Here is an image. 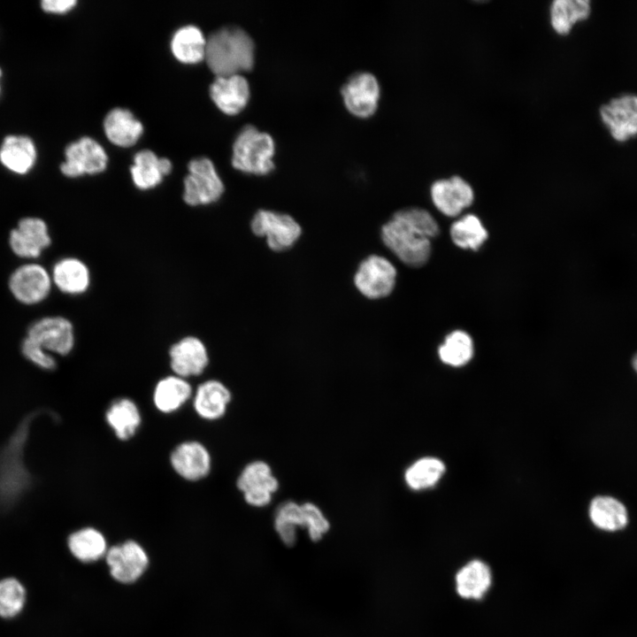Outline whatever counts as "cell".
Listing matches in <instances>:
<instances>
[{
  "mask_svg": "<svg viewBox=\"0 0 637 637\" xmlns=\"http://www.w3.org/2000/svg\"><path fill=\"white\" fill-rule=\"evenodd\" d=\"M550 23L558 35H565L573 26L586 20L591 13L589 0H555L550 5Z\"/></svg>",
  "mask_w": 637,
  "mask_h": 637,
  "instance_id": "31",
  "label": "cell"
},
{
  "mask_svg": "<svg viewBox=\"0 0 637 637\" xmlns=\"http://www.w3.org/2000/svg\"><path fill=\"white\" fill-rule=\"evenodd\" d=\"M35 414L27 417L0 453V503H13L27 488L30 475L23 462V449Z\"/></svg>",
  "mask_w": 637,
  "mask_h": 637,
  "instance_id": "3",
  "label": "cell"
},
{
  "mask_svg": "<svg viewBox=\"0 0 637 637\" xmlns=\"http://www.w3.org/2000/svg\"><path fill=\"white\" fill-rule=\"evenodd\" d=\"M172 170V163L159 158L154 152L144 150L135 154L130 173L134 184L142 190L157 186Z\"/></svg>",
  "mask_w": 637,
  "mask_h": 637,
  "instance_id": "23",
  "label": "cell"
},
{
  "mask_svg": "<svg viewBox=\"0 0 637 637\" xmlns=\"http://www.w3.org/2000/svg\"><path fill=\"white\" fill-rule=\"evenodd\" d=\"M36 150L33 141L26 135H8L0 148V161L9 170L24 174L34 165Z\"/></svg>",
  "mask_w": 637,
  "mask_h": 637,
  "instance_id": "27",
  "label": "cell"
},
{
  "mask_svg": "<svg viewBox=\"0 0 637 637\" xmlns=\"http://www.w3.org/2000/svg\"><path fill=\"white\" fill-rule=\"evenodd\" d=\"M450 236L459 248L477 250L487 241L488 234L477 216L467 214L451 225Z\"/></svg>",
  "mask_w": 637,
  "mask_h": 637,
  "instance_id": "34",
  "label": "cell"
},
{
  "mask_svg": "<svg viewBox=\"0 0 637 637\" xmlns=\"http://www.w3.org/2000/svg\"><path fill=\"white\" fill-rule=\"evenodd\" d=\"M51 284V276L38 264L20 265L9 279L12 294L25 304H35L43 301L50 292Z\"/></svg>",
  "mask_w": 637,
  "mask_h": 637,
  "instance_id": "13",
  "label": "cell"
},
{
  "mask_svg": "<svg viewBox=\"0 0 637 637\" xmlns=\"http://www.w3.org/2000/svg\"><path fill=\"white\" fill-rule=\"evenodd\" d=\"M188 168L183 194L186 203L191 206L206 205L221 197L224 184L210 159L195 158L188 163Z\"/></svg>",
  "mask_w": 637,
  "mask_h": 637,
  "instance_id": "5",
  "label": "cell"
},
{
  "mask_svg": "<svg viewBox=\"0 0 637 637\" xmlns=\"http://www.w3.org/2000/svg\"><path fill=\"white\" fill-rule=\"evenodd\" d=\"M21 352L28 361L42 370L51 371L57 366L54 357L28 337L21 343Z\"/></svg>",
  "mask_w": 637,
  "mask_h": 637,
  "instance_id": "38",
  "label": "cell"
},
{
  "mask_svg": "<svg viewBox=\"0 0 637 637\" xmlns=\"http://www.w3.org/2000/svg\"><path fill=\"white\" fill-rule=\"evenodd\" d=\"M599 116L611 138L626 142L637 137V95L625 93L601 105Z\"/></svg>",
  "mask_w": 637,
  "mask_h": 637,
  "instance_id": "10",
  "label": "cell"
},
{
  "mask_svg": "<svg viewBox=\"0 0 637 637\" xmlns=\"http://www.w3.org/2000/svg\"><path fill=\"white\" fill-rule=\"evenodd\" d=\"M52 283L63 293L81 295L89 288L91 277L87 265L76 257H64L54 265Z\"/></svg>",
  "mask_w": 637,
  "mask_h": 637,
  "instance_id": "22",
  "label": "cell"
},
{
  "mask_svg": "<svg viewBox=\"0 0 637 637\" xmlns=\"http://www.w3.org/2000/svg\"><path fill=\"white\" fill-rule=\"evenodd\" d=\"M342 95L348 110L358 116L368 117L377 108L380 86L376 77L367 72L351 75L342 88Z\"/></svg>",
  "mask_w": 637,
  "mask_h": 637,
  "instance_id": "14",
  "label": "cell"
},
{
  "mask_svg": "<svg viewBox=\"0 0 637 637\" xmlns=\"http://www.w3.org/2000/svg\"><path fill=\"white\" fill-rule=\"evenodd\" d=\"M493 577L490 567L480 559L464 564L455 577L457 595L468 600H480L488 592Z\"/></svg>",
  "mask_w": 637,
  "mask_h": 637,
  "instance_id": "21",
  "label": "cell"
},
{
  "mask_svg": "<svg viewBox=\"0 0 637 637\" xmlns=\"http://www.w3.org/2000/svg\"><path fill=\"white\" fill-rule=\"evenodd\" d=\"M589 518L595 526L608 532L622 530L628 523L626 508L611 496L594 498L589 506Z\"/></svg>",
  "mask_w": 637,
  "mask_h": 637,
  "instance_id": "29",
  "label": "cell"
},
{
  "mask_svg": "<svg viewBox=\"0 0 637 637\" xmlns=\"http://www.w3.org/2000/svg\"><path fill=\"white\" fill-rule=\"evenodd\" d=\"M104 559L110 576L123 585L138 581L150 565L146 549L134 540H127L110 547Z\"/></svg>",
  "mask_w": 637,
  "mask_h": 637,
  "instance_id": "7",
  "label": "cell"
},
{
  "mask_svg": "<svg viewBox=\"0 0 637 637\" xmlns=\"http://www.w3.org/2000/svg\"><path fill=\"white\" fill-rule=\"evenodd\" d=\"M169 357L173 373L185 379L200 375L209 364L206 346L195 336H186L172 345Z\"/></svg>",
  "mask_w": 637,
  "mask_h": 637,
  "instance_id": "17",
  "label": "cell"
},
{
  "mask_svg": "<svg viewBox=\"0 0 637 637\" xmlns=\"http://www.w3.org/2000/svg\"><path fill=\"white\" fill-rule=\"evenodd\" d=\"M50 242L46 223L38 218L20 219L9 236V244L13 253L24 258L38 257Z\"/></svg>",
  "mask_w": 637,
  "mask_h": 637,
  "instance_id": "15",
  "label": "cell"
},
{
  "mask_svg": "<svg viewBox=\"0 0 637 637\" xmlns=\"http://www.w3.org/2000/svg\"><path fill=\"white\" fill-rule=\"evenodd\" d=\"M396 276V269L388 258L371 255L359 264L354 275V284L364 296L380 299L392 293Z\"/></svg>",
  "mask_w": 637,
  "mask_h": 637,
  "instance_id": "9",
  "label": "cell"
},
{
  "mask_svg": "<svg viewBox=\"0 0 637 637\" xmlns=\"http://www.w3.org/2000/svg\"><path fill=\"white\" fill-rule=\"evenodd\" d=\"M438 352L444 364L456 367L464 365L473 356L472 339L466 332L453 331L446 336Z\"/></svg>",
  "mask_w": 637,
  "mask_h": 637,
  "instance_id": "35",
  "label": "cell"
},
{
  "mask_svg": "<svg viewBox=\"0 0 637 637\" xmlns=\"http://www.w3.org/2000/svg\"><path fill=\"white\" fill-rule=\"evenodd\" d=\"M76 3L75 0H43L41 5L47 12L65 13L73 8Z\"/></svg>",
  "mask_w": 637,
  "mask_h": 637,
  "instance_id": "39",
  "label": "cell"
},
{
  "mask_svg": "<svg viewBox=\"0 0 637 637\" xmlns=\"http://www.w3.org/2000/svg\"><path fill=\"white\" fill-rule=\"evenodd\" d=\"M232 400L229 388L221 381L208 380L201 383L193 395L194 409L206 420H217L226 412Z\"/></svg>",
  "mask_w": 637,
  "mask_h": 637,
  "instance_id": "20",
  "label": "cell"
},
{
  "mask_svg": "<svg viewBox=\"0 0 637 637\" xmlns=\"http://www.w3.org/2000/svg\"><path fill=\"white\" fill-rule=\"evenodd\" d=\"M105 419L118 439L127 441L135 434L141 425L142 416L134 401L119 398L108 407Z\"/></svg>",
  "mask_w": 637,
  "mask_h": 637,
  "instance_id": "28",
  "label": "cell"
},
{
  "mask_svg": "<svg viewBox=\"0 0 637 637\" xmlns=\"http://www.w3.org/2000/svg\"><path fill=\"white\" fill-rule=\"evenodd\" d=\"M273 527L284 545L294 546L297 541L299 529H303L301 503L293 500L280 503L273 515Z\"/></svg>",
  "mask_w": 637,
  "mask_h": 637,
  "instance_id": "32",
  "label": "cell"
},
{
  "mask_svg": "<svg viewBox=\"0 0 637 637\" xmlns=\"http://www.w3.org/2000/svg\"><path fill=\"white\" fill-rule=\"evenodd\" d=\"M211 97L215 104L226 114H236L247 104L249 86L239 74L217 76L210 88Z\"/></svg>",
  "mask_w": 637,
  "mask_h": 637,
  "instance_id": "19",
  "label": "cell"
},
{
  "mask_svg": "<svg viewBox=\"0 0 637 637\" xmlns=\"http://www.w3.org/2000/svg\"><path fill=\"white\" fill-rule=\"evenodd\" d=\"M445 472L444 464L436 457H425L413 462L404 472V481L412 490L434 486Z\"/></svg>",
  "mask_w": 637,
  "mask_h": 637,
  "instance_id": "33",
  "label": "cell"
},
{
  "mask_svg": "<svg viewBox=\"0 0 637 637\" xmlns=\"http://www.w3.org/2000/svg\"><path fill=\"white\" fill-rule=\"evenodd\" d=\"M65 161L60 170L67 177L95 174L104 171L107 155L103 147L90 137H82L70 143L65 150Z\"/></svg>",
  "mask_w": 637,
  "mask_h": 637,
  "instance_id": "12",
  "label": "cell"
},
{
  "mask_svg": "<svg viewBox=\"0 0 637 637\" xmlns=\"http://www.w3.org/2000/svg\"><path fill=\"white\" fill-rule=\"evenodd\" d=\"M1 74H2V72H1V69H0V76H1Z\"/></svg>",
  "mask_w": 637,
  "mask_h": 637,
  "instance_id": "41",
  "label": "cell"
},
{
  "mask_svg": "<svg viewBox=\"0 0 637 637\" xmlns=\"http://www.w3.org/2000/svg\"><path fill=\"white\" fill-rule=\"evenodd\" d=\"M236 486L248 505L265 508L278 492L280 481L267 462L253 460L241 471Z\"/></svg>",
  "mask_w": 637,
  "mask_h": 637,
  "instance_id": "6",
  "label": "cell"
},
{
  "mask_svg": "<svg viewBox=\"0 0 637 637\" xmlns=\"http://www.w3.org/2000/svg\"><path fill=\"white\" fill-rule=\"evenodd\" d=\"M435 207L444 215L456 217L469 207L474 199L470 184L459 176L438 180L431 187Z\"/></svg>",
  "mask_w": 637,
  "mask_h": 637,
  "instance_id": "16",
  "label": "cell"
},
{
  "mask_svg": "<svg viewBox=\"0 0 637 637\" xmlns=\"http://www.w3.org/2000/svg\"><path fill=\"white\" fill-rule=\"evenodd\" d=\"M30 338L49 353L68 355L74 347V330L70 320L64 317H45L35 321L27 330Z\"/></svg>",
  "mask_w": 637,
  "mask_h": 637,
  "instance_id": "11",
  "label": "cell"
},
{
  "mask_svg": "<svg viewBox=\"0 0 637 637\" xmlns=\"http://www.w3.org/2000/svg\"><path fill=\"white\" fill-rule=\"evenodd\" d=\"M274 149L273 139L269 134L247 125L234 142L232 165L242 172L266 174L274 167Z\"/></svg>",
  "mask_w": 637,
  "mask_h": 637,
  "instance_id": "4",
  "label": "cell"
},
{
  "mask_svg": "<svg viewBox=\"0 0 637 637\" xmlns=\"http://www.w3.org/2000/svg\"><path fill=\"white\" fill-rule=\"evenodd\" d=\"M206 38L195 26L188 25L179 28L171 41L173 56L181 63L195 64L205 57Z\"/></svg>",
  "mask_w": 637,
  "mask_h": 637,
  "instance_id": "30",
  "label": "cell"
},
{
  "mask_svg": "<svg viewBox=\"0 0 637 637\" xmlns=\"http://www.w3.org/2000/svg\"><path fill=\"white\" fill-rule=\"evenodd\" d=\"M439 225L426 210L408 207L395 211L381 227V240L403 264L420 267L429 259L431 239L439 234Z\"/></svg>",
  "mask_w": 637,
  "mask_h": 637,
  "instance_id": "1",
  "label": "cell"
},
{
  "mask_svg": "<svg viewBox=\"0 0 637 637\" xmlns=\"http://www.w3.org/2000/svg\"><path fill=\"white\" fill-rule=\"evenodd\" d=\"M26 591L21 583L13 578L0 580V616L12 618L23 608Z\"/></svg>",
  "mask_w": 637,
  "mask_h": 637,
  "instance_id": "36",
  "label": "cell"
},
{
  "mask_svg": "<svg viewBox=\"0 0 637 637\" xmlns=\"http://www.w3.org/2000/svg\"><path fill=\"white\" fill-rule=\"evenodd\" d=\"M104 128L111 142L120 147L134 145L143 129L131 111L121 108H115L106 115Z\"/></svg>",
  "mask_w": 637,
  "mask_h": 637,
  "instance_id": "26",
  "label": "cell"
},
{
  "mask_svg": "<svg viewBox=\"0 0 637 637\" xmlns=\"http://www.w3.org/2000/svg\"><path fill=\"white\" fill-rule=\"evenodd\" d=\"M303 529L311 541H319L330 531L331 523L320 507L312 502L301 503Z\"/></svg>",
  "mask_w": 637,
  "mask_h": 637,
  "instance_id": "37",
  "label": "cell"
},
{
  "mask_svg": "<svg viewBox=\"0 0 637 637\" xmlns=\"http://www.w3.org/2000/svg\"><path fill=\"white\" fill-rule=\"evenodd\" d=\"M67 547L73 556L83 564L97 562L109 549L104 533L92 526L73 532L67 538Z\"/></svg>",
  "mask_w": 637,
  "mask_h": 637,
  "instance_id": "24",
  "label": "cell"
},
{
  "mask_svg": "<svg viewBox=\"0 0 637 637\" xmlns=\"http://www.w3.org/2000/svg\"><path fill=\"white\" fill-rule=\"evenodd\" d=\"M254 42L242 28L221 27L206 38L205 60L217 76L240 74L254 64Z\"/></svg>",
  "mask_w": 637,
  "mask_h": 637,
  "instance_id": "2",
  "label": "cell"
},
{
  "mask_svg": "<svg viewBox=\"0 0 637 637\" xmlns=\"http://www.w3.org/2000/svg\"><path fill=\"white\" fill-rule=\"evenodd\" d=\"M633 365L635 371L637 372V354L633 358Z\"/></svg>",
  "mask_w": 637,
  "mask_h": 637,
  "instance_id": "40",
  "label": "cell"
},
{
  "mask_svg": "<svg viewBox=\"0 0 637 637\" xmlns=\"http://www.w3.org/2000/svg\"><path fill=\"white\" fill-rule=\"evenodd\" d=\"M250 228L254 234L265 237L273 251L291 248L302 234L301 226L292 216L265 209L254 214Z\"/></svg>",
  "mask_w": 637,
  "mask_h": 637,
  "instance_id": "8",
  "label": "cell"
},
{
  "mask_svg": "<svg viewBox=\"0 0 637 637\" xmlns=\"http://www.w3.org/2000/svg\"><path fill=\"white\" fill-rule=\"evenodd\" d=\"M173 469L181 478L196 481L205 478L211 468V457L206 447L196 441H183L170 456Z\"/></svg>",
  "mask_w": 637,
  "mask_h": 637,
  "instance_id": "18",
  "label": "cell"
},
{
  "mask_svg": "<svg viewBox=\"0 0 637 637\" xmlns=\"http://www.w3.org/2000/svg\"><path fill=\"white\" fill-rule=\"evenodd\" d=\"M193 395L192 387L187 379L168 375L161 379L153 391L155 407L163 413L178 411Z\"/></svg>",
  "mask_w": 637,
  "mask_h": 637,
  "instance_id": "25",
  "label": "cell"
}]
</instances>
